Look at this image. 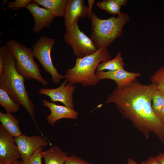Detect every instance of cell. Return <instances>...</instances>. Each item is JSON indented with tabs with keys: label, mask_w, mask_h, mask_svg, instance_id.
<instances>
[{
	"label": "cell",
	"mask_w": 164,
	"mask_h": 164,
	"mask_svg": "<svg viewBox=\"0 0 164 164\" xmlns=\"http://www.w3.org/2000/svg\"><path fill=\"white\" fill-rule=\"evenodd\" d=\"M157 90L156 84L144 85L136 79L122 88L114 90L104 104L114 103L122 116L146 138L153 132L164 145V124L152 107L153 96Z\"/></svg>",
	"instance_id": "1"
},
{
	"label": "cell",
	"mask_w": 164,
	"mask_h": 164,
	"mask_svg": "<svg viewBox=\"0 0 164 164\" xmlns=\"http://www.w3.org/2000/svg\"><path fill=\"white\" fill-rule=\"evenodd\" d=\"M25 78L18 72L15 58L9 52L4 71L0 76V87L4 89L16 102L26 110L42 134L35 117V105L26 91Z\"/></svg>",
	"instance_id": "2"
},
{
	"label": "cell",
	"mask_w": 164,
	"mask_h": 164,
	"mask_svg": "<svg viewBox=\"0 0 164 164\" xmlns=\"http://www.w3.org/2000/svg\"><path fill=\"white\" fill-rule=\"evenodd\" d=\"M111 58L108 48H100L95 53L84 57L77 58L75 66L67 70L65 79L72 84L79 83L83 87L94 86L100 81L95 74L98 65Z\"/></svg>",
	"instance_id": "3"
},
{
	"label": "cell",
	"mask_w": 164,
	"mask_h": 164,
	"mask_svg": "<svg viewBox=\"0 0 164 164\" xmlns=\"http://www.w3.org/2000/svg\"><path fill=\"white\" fill-rule=\"evenodd\" d=\"M90 38L98 49L107 48L122 33L123 27L130 20L128 15L121 12L106 19L99 18L92 11L90 18Z\"/></svg>",
	"instance_id": "4"
},
{
	"label": "cell",
	"mask_w": 164,
	"mask_h": 164,
	"mask_svg": "<svg viewBox=\"0 0 164 164\" xmlns=\"http://www.w3.org/2000/svg\"><path fill=\"white\" fill-rule=\"evenodd\" d=\"M6 46L9 52L15 57L17 70L27 80L34 79L44 86L48 82L40 73L39 66L34 60L32 49L14 39L8 41Z\"/></svg>",
	"instance_id": "5"
},
{
	"label": "cell",
	"mask_w": 164,
	"mask_h": 164,
	"mask_svg": "<svg viewBox=\"0 0 164 164\" xmlns=\"http://www.w3.org/2000/svg\"><path fill=\"white\" fill-rule=\"evenodd\" d=\"M55 43L53 38L43 36L32 46V49L34 57L39 61L44 70L51 75L52 82L56 84L65 78V76L58 73L52 61L51 52Z\"/></svg>",
	"instance_id": "6"
},
{
	"label": "cell",
	"mask_w": 164,
	"mask_h": 164,
	"mask_svg": "<svg viewBox=\"0 0 164 164\" xmlns=\"http://www.w3.org/2000/svg\"><path fill=\"white\" fill-rule=\"evenodd\" d=\"M66 32L64 40L70 46L77 58H82L90 55L98 50L91 38L80 29L78 22Z\"/></svg>",
	"instance_id": "7"
},
{
	"label": "cell",
	"mask_w": 164,
	"mask_h": 164,
	"mask_svg": "<svg viewBox=\"0 0 164 164\" xmlns=\"http://www.w3.org/2000/svg\"><path fill=\"white\" fill-rule=\"evenodd\" d=\"M75 88L74 85L68 82L65 79L58 87L53 89L41 88L39 92L40 95L49 97L51 102H60L64 106L74 109L73 94Z\"/></svg>",
	"instance_id": "8"
},
{
	"label": "cell",
	"mask_w": 164,
	"mask_h": 164,
	"mask_svg": "<svg viewBox=\"0 0 164 164\" xmlns=\"http://www.w3.org/2000/svg\"><path fill=\"white\" fill-rule=\"evenodd\" d=\"M14 139L19 150L20 159L24 162L29 160L40 148L49 144L44 137L39 135L27 136L23 134Z\"/></svg>",
	"instance_id": "9"
},
{
	"label": "cell",
	"mask_w": 164,
	"mask_h": 164,
	"mask_svg": "<svg viewBox=\"0 0 164 164\" xmlns=\"http://www.w3.org/2000/svg\"><path fill=\"white\" fill-rule=\"evenodd\" d=\"M20 155L14 138L0 125V164H9L18 161Z\"/></svg>",
	"instance_id": "10"
},
{
	"label": "cell",
	"mask_w": 164,
	"mask_h": 164,
	"mask_svg": "<svg viewBox=\"0 0 164 164\" xmlns=\"http://www.w3.org/2000/svg\"><path fill=\"white\" fill-rule=\"evenodd\" d=\"M84 0H68L63 17L66 31L78 22L80 18H85L88 15V6Z\"/></svg>",
	"instance_id": "11"
},
{
	"label": "cell",
	"mask_w": 164,
	"mask_h": 164,
	"mask_svg": "<svg viewBox=\"0 0 164 164\" xmlns=\"http://www.w3.org/2000/svg\"><path fill=\"white\" fill-rule=\"evenodd\" d=\"M39 6L32 0L25 7L33 18V31L37 33H39L43 29L49 27L55 18L49 11Z\"/></svg>",
	"instance_id": "12"
},
{
	"label": "cell",
	"mask_w": 164,
	"mask_h": 164,
	"mask_svg": "<svg viewBox=\"0 0 164 164\" xmlns=\"http://www.w3.org/2000/svg\"><path fill=\"white\" fill-rule=\"evenodd\" d=\"M95 74L100 80L108 79L114 80L117 85L116 88L121 89L129 85L141 74L139 72H131L126 71L124 68L107 71H96Z\"/></svg>",
	"instance_id": "13"
},
{
	"label": "cell",
	"mask_w": 164,
	"mask_h": 164,
	"mask_svg": "<svg viewBox=\"0 0 164 164\" xmlns=\"http://www.w3.org/2000/svg\"><path fill=\"white\" fill-rule=\"evenodd\" d=\"M42 103L43 106L48 108L50 110V113L46 117V119L52 126H54L57 121L61 119L75 120L77 118L79 113L74 109L65 106L56 104L46 99L43 100Z\"/></svg>",
	"instance_id": "14"
},
{
	"label": "cell",
	"mask_w": 164,
	"mask_h": 164,
	"mask_svg": "<svg viewBox=\"0 0 164 164\" xmlns=\"http://www.w3.org/2000/svg\"><path fill=\"white\" fill-rule=\"evenodd\" d=\"M0 122L8 133L14 138L23 134L19 127V120L12 113L0 112Z\"/></svg>",
	"instance_id": "15"
},
{
	"label": "cell",
	"mask_w": 164,
	"mask_h": 164,
	"mask_svg": "<svg viewBox=\"0 0 164 164\" xmlns=\"http://www.w3.org/2000/svg\"><path fill=\"white\" fill-rule=\"evenodd\" d=\"M68 157L67 154L56 145L51 146L42 153L44 164H64Z\"/></svg>",
	"instance_id": "16"
},
{
	"label": "cell",
	"mask_w": 164,
	"mask_h": 164,
	"mask_svg": "<svg viewBox=\"0 0 164 164\" xmlns=\"http://www.w3.org/2000/svg\"><path fill=\"white\" fill-rule=\"evenodd\" d=\"M49 11L55 17H63L68 0H33Z\"/></svg>",
	"instance_id": "17"
},
{
	"label": "cell",
	"mask_w": 164,
	"mask_h": 164,
	"mask_svg": "<svg viewBox=\"0 0 164 164\" xmlns=\"http://www.w3.org/2000/svg\"><path fill=\"white\" fill-rule=\"evenodd\" d=\"M0 104L5 109L7 112L10 113L18 111L20 105L4 89L0 87Z\"/></svg>",
	"instance_id": "18"
},
{
	"label": "cell",
	"mask_w": 164,
	"mask_h": 164,
	"mask_svg": "<svg viewBox=\"0 0 164 164\" xmlns=\"http://www.w3.org/2000/svg\"><path fill=\"white\" fill-rule=\"evenodd\" d=\"M125 63L123 61L122 53L118 52L115 57L112 60L103 61L98 65L96 71H104V70L114 71L124 68Z\"/></svg>",
	"instance_id": "19"
},
{
	"label": "cell",
	"mask_w": 164,
	"mask_h": 164,
	"mask_svg": "<svg viewBox=\"0 0 164 164\" xmlns=\"http://www.w3.org/2000/svg\"><path fill=\"white\" fill-rule=\"evenodd\" d=\"M97 5L98 8L107 11L108 13L114 15L119 14L121 7L116 0H103L98 2Z\"/></svg>",
	"instance_id": "20"
},
{
	"label": "cell",
	"mask_w": 164,
	"mask_h": 164,
	"mask_svg": "<svg viewBox=\"0 0 164 164\" xmlns=\"http://www.w3.org/2000/svg\"><path fill=\"white\" fill-rule=\"evenodd\" d=\"M152 101V109L158 117L164 105V94L160 91L157 90L153 95Z\"/></svg>",
	"instance_id": "21"
},
{
	"label": "cell",
	"mask_w": 164,
	"mask_h": 164,
	"mask_svg": "<svg viewBox=\"0 0 164 164\" xmlns=\"http://www.w3.org/2000/svg\"><path fill=\"white\" fill-rule=\"evenodd\" d=\"M152 83L156 84L158 90L164 94V66L160 67L150 77Z\"/></svg>",
	"instance_id": "22"
},
{
	"label": "cell",
	"mask_w": 164,
	"mask_h": 164,
	"mask_svg": "<svg viewBox=\"0 0 164 164\" xmlns=\"http://www.w3.org/2000/svg\"><path fill=\"white\" fill-rule=\"evenodd\" d=\"M43 151V147L40 148L35 151L31 157L26 161H20V164H42V159Z\"/></svg>",
	"instance_id": "23"
},
{
	"label": "cell",
	"mask_w": 164,
	"mask_h": 164,
	"mask_svg": "<svg viewBox=\"0 0 164 164\" xmlns=\"http://www.w3.org/2000/svg\"><path fill=\"white\" fill-rule=\"evenodd\" d=\"M9 52L4 45L0 48V76L2 74L7 63Z\"/></svg>",
	"instance_id": "24"
},
{
	"label": "cell",
	"mask_w": 164,
	"mask_h": 164,
	"mask_svg": "<svg viewBox=\"0 0 164 164\" xmlns=\"http://www.w3.org/2000/svg\"><path fill=\"white\" fill-rule=\"evenodd\" d=\"M31 0H15L14 1H9L6 5L7 8L15 11L21 8L25 7L31 2Z\"/></svg>",
	"instance_id": "25"
},
{
	"label": "cell",
	"mask_w": 164,
	"mask_h": 164,
	"mask_svg": "<svg viewBox=\"0 0 164 164\" xmlns=\"http://www.w3.org/2000/svg\"><path fill=\"white\" fill-rule=\"evenodd\" d=\"M64 164H91L75 155L68 156Z\"/></svg>",
	"instance_id": "26"
},
{
	"label": "cell",
	"mask_w": 164,
	"mask_h": 164,
	"mask_svg": "<svg viewBox=\"0 0 164 164\" xmlns=\"http://www.w3.org/2000/svg\"><path fill=\"white\" fill-rule=\"evenodd\" d=\"M139 164H160L155 157L150 156L144 161L141 162Z\"/></svg>",
	"instance_id": "27"
},
{
	"label": "cell",
	"mask_w": 164,
	"mask_h": 164,
	"mask_svg": "<svg viewBox=\"0 0 164 164\" xmlns=\"http://www.w3.org/2000/svg\"><path fill=\"white\" fill-rule=\"evenodd\" d=\"M95 0H88V15L87 18L89 19L90 18L91 13L92 12V9Z\"/></svg>",
	"instance_id": "28"
},
{
	"label": "cell",
	"mask_w": 164,
	"mask_h": 164,
	"mask_svg": "<svg viewBox=\"0 0 164 164\" xmlns=\"http://www.w3.org/2000/svg\"><path fill=\"white\" fill-rule=\"evenodd\" d=\"M160 164H164V153H160L155 157Z\"/></svg>",
	"instance_id": "29"
},
{
	"label": "cell",
	"mask_w": 164,
	"mask_h": 164,
	"mask_svg": "<svg viewBox=\"0 0 164 164\" xmlns=\"http://www.w3.org/2000/svg\"><path fill=\"white\" fill-rule=\"evenodd\" d=\"M158 118L160 121L164 124V105L161 111Z\"/></svg>",
	"instance_id": "30"
},
{
	"label": "cell",
	"mask_w": 164,
	"mask_h": 164,
	"mask_svg": "<svg viewBox=\"0 0 164 164\" xmlns=\"http://www.w3.org/2000/svg\"><path fill=\"white\" fill-rule=\"evenodd\" d=\"M118 5L121 7L122 6L127 5L128 0H116Z\"/></svg>",
	"instance_id": "31"
},
{
	"label": "cell",
	"mask_w": 164,
	"mask_h": 164,
	"mask_svg": "<svg viewBox=\"0 0 164 164\" xmlns=\"http://www.w3.org/2000/svg\"><path fill=\"white\" fill-rule=\"evenodd\" d=\"M125 164H137V163L133 159L130 158L128 159L127 162Z\"/></svg>",
	"instance_id": "32"
},
{
	"label": "cell",
	"mask_w": 164,
	"mask_h": 164,
	"mask_svg": "<svg viewBox=\"0 0 164 164\" xmlns=\"http://www.w3.org/2000/svg\"><path fill=\"white\" fill-rule=\"evenodd\" d=\"M9 164H20L19 161H17L12 162Z\"/></svg>",
	"instance_id": "33"
},
{
	"label": "cell",
	"mask_w": 164,
	"mask_h": 164,
	"mask_svg": "<svg viewBox=\"0 0 164 164\" xmlns=\"http://www.w3.org/2000/svg\"><path fill=\"white\" fill-rule=\"evenodd\" d=\"M8 2V1L7 0H4L3 1L2 4V7H3L5 4L7 2Z\"/></svg>",
	"instance_id": "34"
}]
</instances>
